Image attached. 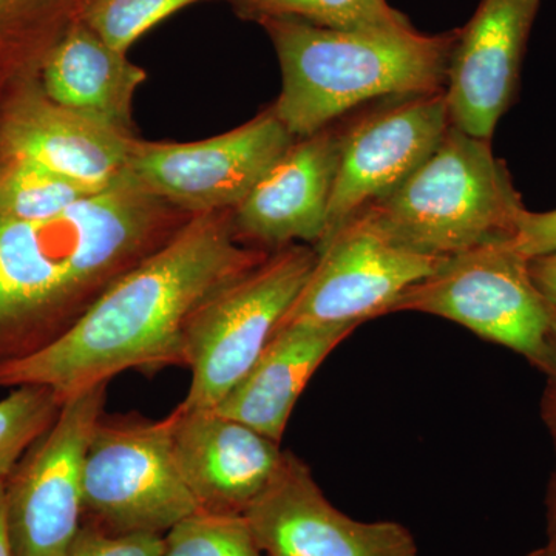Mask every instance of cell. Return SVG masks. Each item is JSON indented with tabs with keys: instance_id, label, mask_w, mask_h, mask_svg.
Here are the masks:
<instances>
[{
	"instance_id": "obj_28",
	"label": "cell",
	"mask_w": 556,
	"mask_h": 556,
	"mask_svg": "<svg viewBox=\"0 0 556 556\" xmlns=\"http://www.w3.org/2000/svg\"><path fill=\"white\" fill-rule=\"evenodd\" d=\"M552 353L551 362L544 375L547 376V386L544 390L543 405H541V413H543V420L546 424L548 431L554 437L556 442V309L554 308V316H552Z\"/></svg>"
},
{
	"instance_id": "obj_16",
	"label": "cell",
	"mask_w": 556,
	"mask_h": 556,
	"mask_svg": "<svg viewBox=\"0 0 556 556\" xmlns=\"http://www.w3.org/2000/svg\"><path fill=\"white\" fill-rule=\"evenodd\" d=\"M135 146L129 134L62 108L46 94L20 98L0 126L5 159L31 161L97 189L126 175Z\"/></svg>"
},
{
	"instance_id": "obj_12",
	"label": "cell",
	"mask_w": 556,
	"mask_h": 556,
	"mask_svg": "<svg viewBox=\"0 0 556 556\" xmlns=\"http://www.w3.org/2000/svg\"><path fill=\"white\" fill-rule=\"evenodd\" d=\"M244 517L268 556H417L407 527L348 517L291 452Z\"/></svg>"
},
{
	"instance_id": "obj_22",
	"label": "cell",
	"mask_w": 556,
	"mask_h": 556,
	"mask_svg": "<svg viewBox=\"0 0 556 556\" xmlns=\"http://www.w3.org/2000/svg\"><path fill=\"white\" fill-rule=\"evenodd\" d=\"M62 402L47 387L22 386L0 401V479L56 420Z\"/></svg>"
},
{
	"instance_id": "obj_26",
	"label": "cell",
	"mask_w": 556,
	"mask_h": 556,
	"mask_svg": "<svg viewBox=\"0 0 556 556\" xmlns=\"http://www.w3.org/2000/svg\"><path fill=\"white\" fill-rule=\"evenodd\" d=\"M514 240L529 258L556 252V208L541 214L525 208L519 215Z\"/></svg>"
},
{
	"instance_id": "obj_9",
	"label": "cell",
	"mask_w": 556,
	"mask_h": 556,
	"mask_svg": "<svg viewBox=\"0 0 556 556\" xmlns=\"http://www.w3.org/2000/svg\"><path fill=\"white\" fill-rule=\"evenodd\" d=\"M273 110L239 129L181 144L135 146L126 174L150 195L197 214L240 206L294 144Z\"/></svg>"
},
{
	"instance_id": "obj_8",
	"label": "cell",
	"mask_w": 556,
	"mask_h": 556,
	"mask_svg": "<svg viewBox=\"0 0 556 556\" xmlns=\"http://www.w3.org/2000/svg\"><path fill=\"white\" fill-rule=\"evenodd\" d=\"M109 383L62 402L53 426L3 479L13 556H64L83 527L84 460Z\"/></svg>"
},
{
	"instance_id": "obj_27",
	"label": "cell",
	"mask_w": 556,
	"mask_h": 556,
	"mask_svg": "<svg viewBox=\"0 0 556 556\" xmlns=\"http://www.w3.org/2000/svg\"><path fill=\"white\" fill-rule=\"evenodd\" d=\"M529 270L538 291L556 309V252L530 258Z\"/></svg>"
},
{
	"instance_id": "obj_29",
	"label": "cell",
	"mask_w": 556,
	"mask_h": 556,
	"mask_svg": "<svg viewBox=\"0 0 556 556\" xmlns=\"http://www.w3.org/2000/svg\"><path fill=\"white\" fill-rule=\"evenodd\" d=\"M0 556H13L5 526V504H3V479H0Z\"/></svg>"
},
{
	"instance_id": "obj_1",
	"label": "cell",
	"mask_w": 556,
	"mask_h": 556,
	"mask_svg": "<svg viewBox=\"0 0 556 556\" xmlns=\"http://www.w3.org/2000/svg\"><path fill=\"white\" fill-rule=\"evenodd\" d=\"M266 257L217 215H197L116 278L53 345L0 368V388L47 387L64 402L130 369L185 367L190 320Z\"/></svg>"
},
{
	"instance_id": "obj_30",
	"label": "cell",
	"mask_w": 556,
	"mask_h": 556,
	"mask_svg": "<svg viewBox=\"0 0 556 556\" xmlns=\"http://www.w3.org/2000/svg\"><path fill=\"white\" fill-rule=\"evenodd\" d=\"M548 538H556V470L548 492Z\"/></svg>"
},
{
	"instance_id": "obj_11",
	"label": "cell",
	"mask_w": 556,
	"mask_h": 556,
	"mask_svg": "<svg viewBox=\"0 0 556 556\" xmlns=\"http://www.w3.org/2000/svg\"><path fill=\"white\" fill-rule=\"evenodd\" d=\"M313 273L288 321L357 325L387 316L402 292L430 276L442 258L391 243L361 218L317 249Z\"/></svg>"
},
{
	"instance_id": "obj_19",
	"label": "cell",
	"mask_w": 556,
	"mask_h": 556,
	"mask_svg": "<svg viewBox=\"0 0 556 556\" xmlns=\"http://www.w3.org/2000/svg\"><path fill=\"white\" fill-rule=\"evenodd\" d=\"M108 189V188H105ZM101 190L64 177L31 161L0 164V215L35 222L56 217Z\"/></svg>"
},
{
	"instance_id": "obj_20",
	"label": "cell",
	"mask_w": 556,
	"mask_h": 556,
	"mask_svg": "<svg viewBox=\"0 0 556 556\" xmlns=\"http://www.w3.org/2000/svg\"><path fill=\"white\" fill-rule=\"evenodd\" d=\"M161 556H268L244 515L195 511L163 535Z\"/></svg>"
},
{
	"instance_id": "obj_13",
	"label": "cell",
	"mask_w": 556,
	"mask_h": 556,
	"mask_svg": "<svg viewBox=\"0 0 556 556\" xmlns=\"http://www.w3.org/2000/svg\"><path fill=\"white\" fill-rule=\"evenodd\" d=\"M541 0H481L457 30L444 97L450 126L492 141L517 98L522 58Z\"/></svg>"
},
{
	"instance_id": "obj_5",
	"label": "cell",
	"mask_w": 556,
	"mask_h": 556,
	"mask_svg": "<svg viewBox=\"0 0 556 556\" xmlns=\"http://www.w3.org/2000/svg\"><path fill=\"white\" fill-rule=\"evenodd\" d=\"M529 262L514 239L486 241L442 258L388 314L416 311L447 318L546 372L554 308L533 283Z\"/></svg>"
},
{
	"instance_id": "obj_17",
	"label": "cell",
	"mask_w": 556,
	"mask_h": 556,
	"mask_svg": "<svg viewBox=\"0 0 556 556\" xmlns=\"http://www.w3.org/2000/svg\"><path fill=\"white\" fill-rule=\"evenodd\" d=\"M357 328L311 321L281 325L254 367L214 409L281 444L292 409L314 372Z\"/></svg>"
},
{
	"instance_id": "obj_7",
	"label": "cell",
	"mask_w": 556,
	"mask_h": 556,
	"mask_svg": "<svg viewBox=\"0 0 556 556\" xmlns=\"http://www.w3.org/2000/svg\"><path fill=\"white\" fill-rule=\"evenodd\" d=\"M195 511L175 457L170 415H102L84 460L83 525L112 535H164Z\"/></svg>"
},
{
	"instance_id": "obj_31",
	"label": "cell",
	"mask_w": 556,
	"mask_h": 556,
	"mask_svg": "<svg viewBox=\"0 0 556 556\" xmlns=\"http://www.w3.org/2000/svg\"><path fill=\"white\" fill-rule=\"evenodd\" d=\"M529 556H556V538H548L546 546L538 548Z\"/></svg>"
},
{
	"instance_id": "obj_10",
	"label": "cell",
	"mask_w": 556,
	"mask_h": 556,
	"mask_svg": "<svg viewBox=\"0 0 556 556\" xmlns=\"http://www.w3.org/2000/svg\"><path fill=\"white\" fill-rule=\"evenodd\" d=\"M448 126L442 90L405 97L342 131L327 232L314 249L324 247L364 208L397 189L437 149Z\"/></svg>"
},
{
	"instance_id": "obj_25",
	"label": "cell",
	"mask_w": 556,
	"mask_h": 556,
	"mask_svg": "<svg viewBox=\"0 0 556 556\" xmlns=\"http://www.w3.org/2000/svg\"><path fill=\"white\" fill-rule=\"evenodd\" d=\"M83 0H0V38L56 21L65 11L79 13Z\"/></svg>"
},
{
	"instance_id": "obj_4",
	"label": "cell",
	"mask_w": 556,
	"mask_h": 556,
	"mask_svg": "<svg viewBox=\"0 0 556 556\" xmlns=\"http://www.w3.org/2000/svg\"><path fill=\"white\" fill-rule=\"evenodd\" d=\"M525 208L492 142L448 126L430 156L356 218L397 247L445 258L486 241L514 239Z\"/></svg>"
},
{
	"instance_id": "obj_23",
	"label": "cell",
	"mask_w": 556,
	"mask_h": 556,
	"mask_svg": "<svg viewBox=\"0 0 556 556\" xmlns=\"http://www.w3.org/2000/svg\"><path fill=\"white\" fill-rule=\"evenodd\" d=\"M197 2L203 0H83L78 16L110 47L127 53L150 28Z\"/></svg>"
},
{
	"instance_id": "obj_21",
	"label": "cell",
	"mask_w": 556,
	"mask_h": 556,
	"mask_svg": "<svg viewBox=\"0 0 556 556\" xmlns=\"http://www.w3.org/2000/svg\"><path fill=\"white\" fill-rule=\"evenodd\" d=\"M260 16H289L336 30H382L409 25L387 0H244Z\"/></svg>"
},
{
	"instance_id": "obj_15",
	"label": "cell",
	"mask_w": 556,
	"mask_h": 556,
	"mask_svg": "<svg viewBox=\"0 0 556 556\" xmlns=\"http://www.w3.org/2000/svg\"><path fill=\"white\" fill-rule=\"evenodd\" d=\"M342 131L331 127L294 142L237 206L232 228L243 239L274 248L313 244L327 232Z\"/></svg>"
},
{
	"instance_id": "obj_6",
	"label": "cell",
	"mask_w": 556,
	"mask_h": 556,
	"mask_svg": "<svg viewBox=\"0 0 556 556\" xmlns=\"http://www.w3.org/2000/svg\"><path fill=\"white\" fill-rule=\"evenodd\" d=\"M316 262L313 247L278 249L201 306L186 331L192 380L179 407L217 408L239 386L283 325Z\"/></svg>"
},
{
	"instance_id": "obj_2",
	"label": "cell",
	"mask_w": 556,
	"mask_h": 556,
	"mask_svg": "<svg viewBox=\"0 0 556 556\" xmlns=\"http://www.w3.org/2000/svg\"><path fill=\"white\" fill-rule=\"evenodd\" d=\"M159 206L126 174L56 217L0 215V368L53 345L166 241Z\"/></svg>"
},
{
	"instance_id": "obj_18",
	"label": "cell",
	"mask_w": 556,
	"mask_h": 556,
	"mask_svg": "<svg viewBox=\"0 0 556 556\" xmlns=\"http://www.w3.org/2000/svg\"><path fill=\"white\" fill-rule=\"evenodd\" d=\"M49 100L124 134L146 72L76 16L43 58Z\"/></svg>"
},
{
	"instance_id": "obj_14",
	"label": "cell",
	"mask_w": 556,
	"mask_h": 556,
	"mask_svg": "<svg viewBox=\"0 0 556 556\" xmlns=\"http://www.w3.org/2000/svg\"><path fill=\"white\" fill-rule=\"evenodd\" d=\"M172 444L200 511L244 515L283 464L287 450L217 409L170 413Z\"/></svg>"
},
{
	"instance_id": "obj_24",
	"label": "cell",
	"mask_w": 556,
	"mask_h": 556,
	"mask_svg": "<svg viewBox=\"0 0 556 556\" xmlns=\"http://www.w3.org/2000/svg\"><path fill=\"white\" fill-rule=\"evenodd\" d=\"M163 535H112L83 525L64 556H161Z\"/></svg>"
},
{
	"instance_id": "obj_3",
	"label": "cell",
	"mask_w": 556,
	"mask_h": 556,
	"mask_svg": "<svg viewBox=\"0 0 556 556\" xmlns=\"http://www.w3.org/2000/svg\"><path fill=\"white\" fill-rule=\"evenodd\" d=\"M276 47L281 93L273 108L292 137L308 138L369 100L444 90L457 31L422 35L412 24L336 30L289 16H260Z\"/></svg>"
}]
</instances>
